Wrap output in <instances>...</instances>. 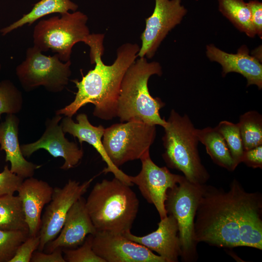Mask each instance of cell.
Here are the masks:
<instances>
[{"mask_svg":"<svg viewBox=\"0 0 262 262\" xmlns=\"http://www.w3.org/2000/svg\"><path fill=\"white\" fill-rule=\"evenodd\" d=\"M262 197L234 179L228 191L204 184L195 222V239L223 247L262 249Z\"/></svg>","mask_w":262,"mask_h":262,"instance_id":"6da1fadb","label":"cell"},{"mask_svg":"<svg viewBox=\"0 0 262 262\" xmlns=\"http://www.w3.org/2000/svg\"><path fill=\"white\" fill-rule=\"evenodd\" d=\"M104 35L90 34L84 43L90 47L91 63L95 64L79 81L72 80L78 91L74 100L56 111V115L72 117L82 107L88 103L95 105L94 116L105 120L117 117V102L121 82L129 67L135 62L140 47L137 44L127 43L117 50L113 64L106 65L101 57L104 53Z\"/></svg>","mask_w":262,"mask_h":262,"instance_id":"7a4b0ae2","label":"cell"},{"mask_svg":"<svg viewBox=\"0 0 262 262\" xmlns=\"http://www.w3.org/2000/svg\"><path fill=\"white\" fill-rule=\"evenodd\" d=\"M85 206L97 231L123 235L131 231L139 201L130 186L115 177L96 183Z\"/></svg>","mask_w":262,"mask_h":262,"instance_id":"3957f363","label":"cell"},{"mask_svg":"<svg viewBox=\"0 0 262 262\" xmlns=\"http://www.w3.org/2000/svg\"><path fill=\"white\" fill-rule=\"evenodd\" d=\"M157 62H148L139 58L129 67L123 78L117 102V117L121 122L139 121L164 128L166 120L161 118L159 111L165 104L159 98L149 93L148 81L150 76L162 75Z\"/></svg>","mask_w":262,"mask_h":262,"instance_id":"277c9868","label":"cell"},{"mask_svg":"<svg viewBox=\"0 0 262 262\" xmlns=\"http://www.w3.org/2000/svg\"><path fill=\"white\" fill-rule=\"evenodd\" d=\"M162 137L164 152L162 157L167 166L183 173L196 184H204L210 175L199 155L196 129L188 115H181L174 109L170 113Z\"/></svg>","mask_w":262,"mask_h":262,"instance_id":"5b68a950","label":"cell"},{"mask_svg":"<svg viewBox=\"0 0 262 262\" xmlns=\"http://www.w3.org/2000/svg\"><path fill=\"white\" fill-rule=\"evenodd\" d=\"M88 19L85 14L76 11L41 20L33 29V46L42 52L50 49L66 62L70 60L73 46L84 43L90 34Z\"/></svg>","mask_w":262,"mask_h":262,"instance_id":"8992f818","label":"cell"},{"mask_svg":"<svg viewBox=\"0 0 262 262\" xmlns=\"http://www.w3.org/2000/svg\"><path fill=\"white\" fill-rule=\"evenodd\" d=\"M203 186L191 182L183 176L178 183L167 192L165 208L167 214L172 215L177 221L180 257L184 262H194L197 259L194 222Z\"/></svg>","mask_w":262,"mask_h":262,"instance_id":"52a82bcc","label":"cell"},{"mask_svg":"<svg viewBox=\"0 0 262 262\" xmlns=\"http://www.w3.org/2000/svg\"><path fill=\"white\" fill-rule=\"evenodd\" d=\"M156 135V125L129 121L105 129L102 143L109 158L119 168L129 161L140 160L149 151Z\"/></svg>","mask_w":262,"mask_h":262,"instance_id":"ba28073f","label":"cell"},{"mask_svg":"<svg viewBox=\"0 0 262 262\" xmlns=\"http://www.w3.org/2000/svg\"><path fill=\"white\" fill-rule=\"evenodd\" d=\"M71 65L70 60L63 62L57 54L46 56L33 46L27 49L25 59L16 66V73L26 92L42 86L49 92L58 93L68 83Z\"/></svg>","mask_w":262,"mask_h":262,"instance_id":"9c48e42d","label":"cell"},{"mask_svg":"<svg viewBox=\"0 0 262 262\" xmlns=\"http://www.w3.org/2000/svg\"><path fill=\"white\" fill-rule=\"evenodd\" d=\"M96 177L82 183L69 180L63 187L53 188L51 199L41 219L39 251H43L46 245L58 236L70 208L87 192Z\"/></svg>","mask_w":262,"mask_h":262,"instance_id":"30bf717a","label":"cell"},{"mask_svg":"<svg viewBox=\"0 0 262 262\" xmlns=\"http://www.w3.org/2000/svg\"><path fill=\"white\" fill-rule=\"evenodd\" d=\"M155 3L141 35L142 45L137 54L140 58H152L168 33L180 23L187 13L181 0H155Z\"/></svg>","mask_w":262,"mask_h":262,"instance_id":"8fae6325","label":"cell"},{"mask_svg":"<svg viewBox=\"0 0 262 262\" xmlns=\"http://www.w3.org/2000/svg\"><path fill=\"white\" fill-rule=\"evenodd\" d=\"M140 160V172L135 176H129V180L137 186L146 200L154 205L162 219L167 215L165 208L167 190L178 183L183 176L172 173L166 166L156 165L151 160L149 151Z\"/></svg>","mask_w":262,"mask_h":262,"instance_id":"7c38bea8","label":"cell"},{"mask_svg":"<svg viewBox=\"0 0 262 262\" xmlns=\"http://www.w3.org/2000/svg\"><path fill=\"white\" fill-rule=\"evenodd\" d=\"M92 248L105 262H165L146 246L110 232L97 231L93 235Z\"/></svg>","mask_w":262,"mask_h":262,"instance_id":"4fadbf2b","label":"cell"},{"mask_svg":"<svg viewBox=\"0 0 262 262\" xmlns=\"http://www.w3.org/2000/svg\"><path fill=\"white\" fill-rule=\"evenodd\" d=\"M62 116L56 115L45 123L46 130L36 141L20 146L24 157H29L39 149H44L55 158L61 157L65 160L61 169L68 170L78 165L83 156V151L77 144L69 142L65 137L61 124H58Z\"/></svg>","mask_w":262,"mask_h":262,"instance_id":"5bb4252c","label":"cell"},{"mask_svg":"<svg viewBox=\"0 0 262 262\" xmlns=\"http://www.w3.org/2000/svg\"><path fill=\"white\" fill-rule=\"evenodd\" d=\"M85 201L82 196L72 205L60 233L45 246L47 252L58 248H76L83 244L88 235L97 232L86 209Z\"/></svg>","mask_w":262,"mask_h":262,"instance_id":"9a60e30c","label":"cell"},{"mask_svg":"<svg viewBox=\"0 0 262 262\" xmlns=\"http://www.w3.org/2000/svg\"><path fill=\"white\" fill-rule=\"evenodd\" d=\"M157 229L143 236L132 234L131 231L123 234L126 238L157 252L165 262H177L181 255V246L176 220L167 214L161 219Z\"/></svg>","mask_w":262,"mask_h":262,"instance_id":"2e32d148","label":"cell"},{"mask_svg":"<svg viewBox=\"0 0 262 262\" xmlns=\"http://www.w3.org/2000/svg\"><path fill=\"white\" fill-rule=\"evenodd\" d=\"M76 120L77 122L75 123L71 117L66 116L61 123L64 132L69 133L77 138L80 144H82L83 142H87L96 149L107 166L104 169L103 172H112L115 178L123 182L130 186L133 185L129 180V175L116 167L107 155L102 140L105 130L104 127L102 125H92L85 114H78Z\"/></svg>","mask_w":262,"mask_h":262,"instance_id":"e0dca14e","label":"cell"},{"mask_svg":"<svg viewBox=\"0 0 262 262\" xmlns=\"http://www.w3.org/2000/svg\"><path fill=\"white\" fill-rule=\"evenodd\" d=\"M206 55L211 61L221 65L223 76L236 72L246 78L247 86L255 85L259 89L262 88V65L255 57L249 54L246 46L240 48L237 53L231 54L209 45L206 46Z\"/></svg>","mask_w":262,"mask_h":262,"instance_id":"ac0fdd59","label":"cell"},{"mask_svg":"<svg viewBox=\"0 0 262 262\" xmlns=\"http://www.w3.org/2000/svg\"><path fill=\"white\" fill-rule=\"evenodd\" d=\"M53 191L47 182L33 177L23 180L18 188L16 192L22 201L29 236L38 234L43 209L50 201Z\"/></svg>","mask_w":262,"mask_h":262,"instance_id":"d6986e66","label":"cell"},{"mask_svg":"<svg viewBox=\"0 0 262 262\" xmlns=\"http://www.w3.org/2000/svg\"><path fill=\"white\" fill-rule=\"evenodd\" d=\"M19 118L15 114H8L0 123V150L5 152V161L11 164L10 170L23 178L32 177L35 170L41 167L27 161L18 141Z\"/></svg>","mask_w":262,"mask_h":262,"instance_id":"ffe728a7","label":"cell"},{"mask_svg":"<svg viewBox=\"0 0 262 262\" xmlns=\"http://www.w3.org/2000/svg\"><path fill=\"white\" fill-rule=\"evenodd\" d=\"M78 5L71 0H41L36 3L28 13L24 14L18 20L0 29V33L5 35L13 31L26 24L31 26L35 21L47 15L76 11Z\"/></svg>","mask_w":262,"mask_h":262,"instance_id":"44dd1931","label":"cell"},{"mask_svg":"<svg viewBox=\"0 0 262 262\" xmlns=\"http://www.w3.org/2000/svg\"><path fill=\"white\" fill-rule=\"evenodd\" d=\"M196 133L199 142L205 146L207 154L214 163L229 171L235 169L236 167L228 146L215 127L196 129Z\"/></svg>","mask_w":262,"mask_h":262,"instance_id":"7402d4cb","label":"cell"},{"mask_svg":"<svg viewBox=\"0 0 262 262\" xmlns=\"http://www.w3.org/2000/svg\"><path fill=\"white\" fill-rule=\"evenodd\" d=\"M0 230L28 233L22 201L18 195L0 196Z\"/></svg>","mask_w":262,"mask_h":262,"instance_id":"603a6c76","label":"cell"},{"mask_svg":"<svg viewBox=\"0 0 262 262\" xmlns=\"http://www.w3.org/2000/svg\"><path fill=\"white\" fill-rule=\"evenodd\" d=\"M219 10L238 30L248 36L256 34L247 2L244 0H218Z\"/></svg>","mask_w":262,"mask_h":262,"instance_id":"cb8c5ba5","label":"cell"},{"mask_svg":"<svg viewBox=\"0 0 262 262\" xmlns=\"http://www.w3.org/2000/svg\"><path fill=\"white\" fill-rule=\"evenodd\" d=\"M244 150L262 145V115L256 111L241 115L237 123Z\"/></svg>","mask_w":262,"mask_h":262,"instance_id":"d4e9b609","label":"cell"},{"mask_svg":"<svg viewBox=\"0 0 262 262\" xmlns=\"http://www.w3.org/2000/svg\"><path fill=\"white\" fill-rule=\"evenodd\" d=\"M215 128L223 137L237 167L242 163L244 151L237 123L223 120L220 122Z\"/></svg>","mask_w":262,"mask_h":262,"instance_id":"484cf974","label":"cell"},{"mask_svg":"<svg viewBox=\"0 0 262 262\" xmlns=\"http://www.w3.org/2000/svg\"><path fill=\"white\" fill-rule=\"evenodd\" d=\"M22 93L10 80L0 82V119L3 114H16L22 107Z\"/></svg>","mask_w":262,"mask_h":262,"instance_id":"4316f807","label":"cell"},{"mask_svg":"<svg viewBox=\"0 0 262 262\" xmlns=\"http://www.w3.org/2000/svg\"><path fill=\"white\" fill-rule=\"evenodd\" d=\"M28 236V232L22 231L0 230V262H9Z\"/></svg>","mask_w":262,"mask_h":262,"instance_id":"83f0119b","label":"cell"},{"mask_svg":"<svg viewBox=\"0 0 262 262\" xmlns=\"http://www.w3.org/2000/svg\"><path fill=\"white\" fill-rule=\"evenodd\" d=\"M93 235L89 234L79 247L63 249L64 258L67 262H105L97 255L92 248Z\"/></svg>","mask_w":262,"mask_h":262,"instance_id":"f1b7e54d","label":"cell"},{"mask_svg":"<svg viewBox=\"0 0 262 262\" xmlns=\"http://www.w3.org/2000/svg\"><path fill=\"white\" fill-rule=\"evenodd\" d=\"M39 235L28 236L18 247L14 256L9 262H30L33 253L38 248Z\"/></svg>","mask_w":262,"mask_h":262,"instance_id":"f546056e","label":"cell"},{"mask_svg":"<svg viewBox=\"0 0 262 262\" xmlns=\"http://www.w3.org/2000/svg\"><path fill=\"white\" fill-rule=\"evenodd\" d=\"M23 180V179L13 173L7 165L0 173V196L14 194Z\"/></svg>","mask_w":262,"mask_h":262,"instance_id":"4dcf8cb0","label":"cell"},{"mask_svg":"<svg viewBox=\"0 0 262 262\" xmlns=\"http://www.w3.org/2000/svg\"><path fill=\"white\" fill-rule=\"evenodd\" d=\"M250 13L251 21L256 34L262 37V3L258 0H250L247 2Z\"/></svg>","mask_w":262,"mask_h":262,"instance_id":"1f68e13d","label":"cell"},{"mask_svg":"<svg viewBox=\"0 0 262 262\" xmlns=\"http://www.w3.org/2000/svg\"><path fill=\"white\" fill-rule=\"evenodd\" d=\"M242 163L253 168H262V145L244 151Z\"/></svg>","mask_w":262,"mask_h":262,"instance_id":"d6a6232c","label":"cell"},{"mask_svg":"<svg viewBox=\"0 0 262 262\" xmlns=\"http://www.w3.org/2000/svg\"><path fill=\"white\" fill-rule=\"evenodd\" d=\"M62 249L58 248L49 253L35 251L32 255L31 262H66L62 255Z\"/></svg>","mask_w":262,"mask_h":262,"instance_id":"836d02e7","label":"cell"},{"mask_svg":"<svg viewBox=\"0 0 262 262\" xmlns=\"http://www.w3.org/2000/svg\"><path fill=\"white\" fill-rule=\"evenodd\" d=\"M0 69H1V65L0 64Z\"/></svg>","mask_w":262,"mask_h":262,"instance_id":"e575fe53","label":"cell"}]
</instances>
